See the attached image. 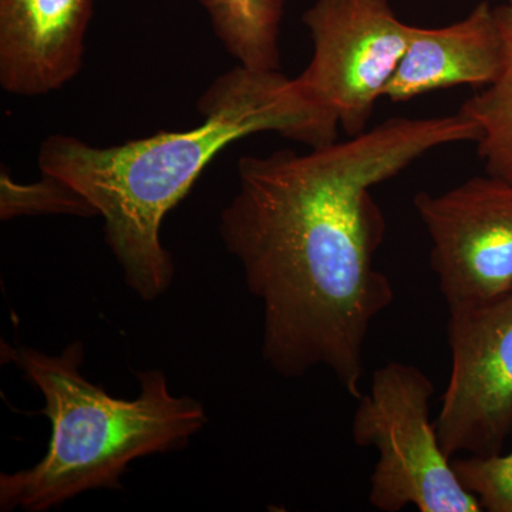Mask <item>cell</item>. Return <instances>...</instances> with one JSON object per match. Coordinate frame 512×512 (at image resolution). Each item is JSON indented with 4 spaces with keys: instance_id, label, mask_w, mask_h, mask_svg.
I'll list each match as a JSON object with an SVG mask.
<instances>
[{
    "instance_id": "obj_1",
    "label": "cell",
    "mask_w": 512,
    "mask_h": 512,
    "mask_svg": "<svg viewBox=\"0 0 512 512\" xmlns=\"http://www.w3.org/2000/svg\"><path fill=\"white\" fill-rule=\"evenodd\" d=\"M480 134L458 111L392 117L309 153L239 158L220 234L262 302V356L278 375L326 367L360 399L370 326L394 302L392 282L375 264L386 221L372 188L436 148L477 143Z\"/></svg>"
},
{
    "instance_id": "obj_2",
    "label": "cell",
    "mask_w": 512,
    "mask_h": 512,
    "mask_svg": "<svg viewBox=\"0 0 512 512\" xmlns=\"http://www.w3.org/2000/svg\"><path fill=\"white\" fill-rule=\"evenodd\" d=\"M201 126L161 131L116 147L52 136L40 146L39 168L89 202L104 218V237L126 284L143 301L168 291L174 278L160 228L204 168L239 138L274 131L316 148L338 140L339 123L279 70L239 66L218 77L198 101Z\"/></svg>"
},
{
    "instance_id": "obj_3",
    "label": "cell",
    "mask_w": 512,
    "mask_h": 512,
    "mask_svg": "<svg viewBox=\"0 0 512 512\" xmlns=\"http://www.w3.org/2000/svg\"><path fill=\"white\" fill-rule=\"evenodd\" d=\"M6 357L45 397L52 427L45 457L0 476V510L45 512L86 491L119 490L138 458L180 451L208 423L204 406L171 393L161 370L136 373V399H116L80 373L82 343L60 355L6 348Z\"/></svg>"
},
{
    "instance_id": "obj_4",
    "label": "cell",
    "mask_w": 512,
    "mask_h": 512,
    "mask_svg": "<svg viewBox=\"0 0 512 512\" xmlns=\"http://www.w3.org/2000/svg\"><path fill=\"white\" fill-rule=\"evenodd\" d=\"M433 394V382L419 367L390 362L375 370L369 393L357 399L352 437L357 447L377 451L369 491L376 510L484 511L440 446L430 421Z\"/></svg>"
},
{
    "instance_id": "obj_5",
    "label": "cell",
    "mask_w": 512,
    "mask_h": 512,
    "mask_svg": "<svg viewBox=\"0 0 512 512\" xmlns=\"http://www.w3.org/2000/svg\"><path fill=\"white\" fill-rule=\"evenodd\" d=\"M302 20L313 53L295 82L348 137L365 133L406 53L412 25L397 18L389 0H316Z\"/></svg>"
},
{
    "instance_id": "obj_6",
    "label": "cell",
    "mask_w": 512,
    "mask_h": 512,
    "mask_svg": "<svg viewBox=\"0 0 512 512\" xmlns=\"http://www.w3.org/2000/svg\"><path fill=\"white\" fill-rule=\"evenodd\" d=\"M451 373L436 423L448 458L500 454L512 431V292L448 308Z\"/></svg>"
},
{
    "instance_id": "obj_7",
    "label": "cell",
    "mask_w": 512,
    "mask_h": 512,
    "mask_svg": "<svg viewBox=\"0 0 512 512\" xmlns=\"http://www.w3.org/2000/svg\"><path fill=\"white\" fill-rule=\"evenodd\" d=\"M413 202L447 308L512 292V183L478 175Z\"/></svg>"
},
{
    "instance_id": "obj_8",
    "label": "cell",
    "mask_w": 512,
    "mask_h": 512,
    "mask_svg": "<svg viewBox=\"0 0 512 512\" xmlns=\"http://www.w3.org/2000/svg\"><path fill=\"white\" fill-rule=\"evenodd\" d=\"M94 0H0V86L43 96L77 76Z\"/></svg>"
},
{
    "instance_id": "obj_9",
    "label": "cell",
    "mask_w": 512,
    "mask_h": 512,
    "mask_svg": "<svg viewBox=\"0 0 512 512\" xmlns=\"http://www.w3.org/2000/svg\"><path fill=\"white\" fill-rule=\"evenodd\" d=\"M504 60L505 42L497 10L481 2L466 18L451 25H412L406 53L383 97L404 103L450 87L483 89L500 76Z\"/></svg>"
},
{
    "instance_id": "obj_10",
    "label": "cell",
    "mask_w": 512,
    "mask_h": 512,
    "mask_svg": "<svg viewBox=\"0 0 512 512\" xmlns=\"http://www.w3.org/2000/svg\"><path fill=\"white\" fill-rule=\"evenodd\" d=\"M225 50L252 70L281 69L285 0H198Z\"/></svg>"
},
{
    "instance_id": "obj_11",
    "label": "cell",
    "mask_w": 512,
    "mask_h": 512,
    "mask_svg": "<svg viewBox=\"0 0 512 512\" xmlns=\"http://www.w3.org/2000/svg\"><path fill=\"white\" fill-rule=\"evenodd\" d=\"M505 42V60L500 76L478 89L458 107V113L480 128L478 158L485 174L512 183V8H495Z\"/></svg>"
},
{
    "instance_id": "obj_12",
    "label": "cell",
    "mask_w": 512,
    "mask_h": 512,
    "mask_svg": "<svg viewBox=\"0 0 512 512\" xmlns=\"http://www.w3.org/2000/svg\"><path fill=\"white\" fill-rule=\"evenodd\" d=\"M0 188H2V201H0L2 220H10L16 215L45 214V212L82 215V217L97 214L79 192L74 191L63 181L47 175H43L40 183L20 185L13 183L9 173L3 171Z\"/></svg>"
},
{
    "instance_id": "obj_13",
    "label": "cell",
    "mask_w": 512,
    "mask_h": 512,
    "mask_svg": "<svg viewBox=\"0 0 512 512\" xmlns=\"http://www.w3.org/2000/svg\"><path fill=\"white\" fill-rule=\"evenodd\" d=\"M458 480L484 511L512 512V451L491 457L451 458Z\"/></svg>"
},
{
    "instance_id": "obj_14",
    "label": "cell",
    "mask_w": 512,
    "mask_h": 512,
    "mask_svg": "<svg viewBox=\"0 0 512 512\" xmlns=\"http://www.w3.org/2000/svg\"><path fill=\"white\" fill-rule=\"evenodd\" d=\"M507 5H510L512 8V0H507Z\"/></svg>"
}]
</instances>
